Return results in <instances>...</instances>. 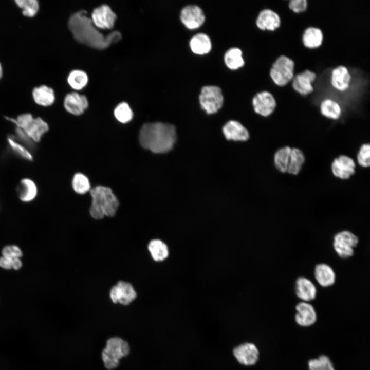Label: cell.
Returning a JSON list of instances; mask_svg holds the SVG:
<instances>
[{"label":"cell","mask_w":370,"mask_h":370,"mask_svg":"<svg viewBox=\"0 0 370 370\" xmlns=\"http://www.w3.org/2000/svg\"><path fill=\"white\" fill-rule=\"evenodd\" d=\"M189 45L191 50L198 54L208 53L212 47L210 36L203 32H198L192 36L190 40Z\"/></svg>","instance_id":"cb8c5ba5"},{"label":"cell","mask_w":370,"mask_h":370,"mask_svg":"<svg viewBox=\"0 0 370 370\" xmlns=\"http://www.w3.org/2000/svg\"><path fill=\"white\" fill-rule=\"evenodd\" d=\"M252 102L254 111L264 117L271 115L276 107L274 97L268 91H261L256 93L253 97Z\"/></svg>","instance_id":"9c48e42d"},{"label":"cell","mask_w":370,"mask_h":370,"mask_svg":"<svg viewBox=\"0 0 370 370\" xmlns=\"http://www.w3.org/2000/svg\"><path fill=\"white\" fill-rule=\"evenodd\" d=\"M2 255L9 259L21 258L23 255V251L19 246L15 244H9L4 246L1 250Z\"/></svg>","instance_id":"f35d334b"},{"label":"cell","mask_w":370,"mask_h":370,"mask_svg":"<svg viewBox=\"0 0 370 370\" xmlns=\"http://www.w3.org/2000/svg\"><path fill=\"white\" fill-rule=\"evenodd\" d=\"M355 169L354 160L346 155H341L335 159L331 165L333 175L342 179L349 178L355 173Z\"/></svg>","instance_id":"9a60e30c"},{"label":"cell","mask_w":370,"mask_h":370,"mask_svg":"<svg viewBox=\"0 0 370 370\" xmlns=\"http://www.w3.org/2000/svg\"><path fill=\"white\" fill-rule=\"evenodd\" d=\"M114 115L119 122L125 123L130 121L133 113L129 104L125 102L119 103L114 110Z\"/></svg>","instance_id":"e575fe53"},{"label":"cell","mask_w":370,"mask_h":370,"mask_svg":"<svg viewBox=\"0 0 370 370\" xmlns=\"http://www.w3.org/2000/svg\"><path fill=\"white\" fill-rule=\"evenodd\" d=\"M15 2L22 9V13L26 16H35L39 9V4L36 0H15Z\"/></svg>","instance_id":"8d00e7d4"},{"label":"cell","mask_w":370,"mask_h":370,"mask_svg":"<svg viewBox=\"0 0 370 370\" xmlns=\"http://www.w3.org/2000/svg\"><path fill=\"white\" fill-rule=\"evenodd\" d=\"M307 0H291L288 3V7L293 12L299 13L304 12L308 7Z\"/></svg>","instance_id":"ab89813d"},{"label":"cell","mask_w":370,"mask_h":370,"mask_svg":"<svg viewBox=\"0 0 370 370\" xmlns=\"http://www.w3.org/2000/svg\"><path fill=\"white\" fill-rule=\"evenodd\" d=\"M333 247L338 256L342 259H347L354 254V248L359 243L358 237L347 230L337 233L334 236Z\"/></svg>","instance_id":"52a82bcc"},{"label":"cell","mask_w":370,"mask_h":370,"mask_svg":"<svg viewBox=\"0 0 370 370\" xmlns=\"http://www.w3.org/2000/svg\"><path fill=\"white\" fill-rule=\"evenodd\" d=\"M109 296L114 303L128 305L136 299L137 293L131 284L120 281L112 287Z\"/></svg>","instance_id":"ba28073f"},{"label":"cell","mask_w":370,"mask_h":370,"mask_svg":"<svg viewBox=\"0 0 370 370\" xmlns=\"http://www.w3.org/2000/svg\"><path fill=\"white\" fill-rule=\"evenodd\" d=\"M15 136L20 141V142L23 143L24 145L28 147H32L34 142L29 138L27 134L22 130L15 127Z\"/></svg>","instance_id":"60d3db41"},{"label":"cell","mask_w":370,"mask_h":370,"mask_svg":"<svg viewBox=\"0 0 370 370\" xmlns=\"http://www.w3.org/2000/svg\"><path fill=\"white\" fill-rule=\"evenodd\" d=\"M0 268L6 270L12 269V260L1 255L0 256Z\"/></svg>","instance_id":"b9f144b4"},{"label":"cell","mask_w":370,"mask_h":370,"mask_svg":"<svg viewBox=\"0 0 370 370\" xmlns=\"http://www.w3.org/2000/svg\"><path fill=\"white\" fill-rule=\"evenodd\" d=\"M358 164L364 168L368 167L370 165V146L368 143L362 145L357 154Z\"/></svg>","instance_id":"74e56055"},{"label":"cell","mask_w":370,"mask_h":370,"mask_svg":"<svg viewBox=\"0 0 370 370\" xmlns=\"http://www.w3.org/2000/svg\"><path fill=\"white\" fill-rule=\"evenodd\" d=\"M351 80V75L345 66L339 65L331 70L330 83L332 86L338 91L347 90L350 86Z\"/></svg>","instance_id":"d6986e66"},{"label":"cell","mask_w":370,"mask_h":370,"mask_svg":"<svg viewBox=\"0 0 370 370\" xmlns=\"http://www.w3.org/2000/svg\"><path fill=\"white\" fill-rule=\"evenodd\" d=\"M139 139L144 149L157 154L166 153L176 142V128L167 123H146L140 129Z\"/></svg>","instance_id":"7a4b0ae2"},{"label":"cell","mask_w":370,"mask_h":370,"mask_svg":"<svg viewBox=\"0 0 370 370\" xmlns=\"http://www.w3.org/2000/svg\"><path fill=\"white\" fill-rule=\"evenodd\" d=\"M180 18L182 23L189 29L201 26L205 21L202 9L196 5H188L182 8Z\"/></svg>","instance_id":"8fae6325"},{"label":"cell","mask_w":370,"mask_h":370,"mask_svg":"<svg viewBox=\"0 0 370 370\" xmlns=\"http://www.w3.org/2000/svg\"><path fill=\"white\" fill-rule=\"evenodd\" d=\"M88 80L87 74L80 69L72 70L67 77L68 84L72 88L77 90L83 88L87 84Z\"/></svg>","instance_id":"d6a6232c"},{"label":"cell","mask_w":370,"mask_h":370,"mask_svg":"<svg viewBox=\"0 0 370 370\" xmlns=\"http://www.w3.org/2000/svg\"><path fill=\"white\" fill-rule=\"evenodd\" d=\"M32 97L37 104L43 106H49L52 105L55 100L53 89L45 85L34 88Z\"/></svg>","instance_id":"d4e9b609"},{"label":"cell","mask_w":370,"mask_h":370,"mask_svg":"<svg viewBox=\"0 0 370 370\" xmlns=\"http://www.w3.org/2000/svg\"><path fill=\"white\" fill-rule=\"evenodd\" d=\"M295 64L285 55L279 56L272 64L269 75L278 86H284L291 82L294 76Z\"/></svg>","instance_id":"5b68a950"},{"label":"cell","mask_w":370,"mask_h":370,"mask_svg":"<svg viewBox=\"0 0 370 370\" xmlns=\"http://www.w3.org/2000/svg\"><path fill=\"white\" fill-rule=\"evenodd\" d=\"M34 142L41 141L43 136L49 130L47 123L40 117L34 118L27 127L22 130Z\"/></svg>","instance_id":"7402d4cb"},{"label":"cell","mask_w":370,"mask_h":370,"mask_svg":"<svg viewBox=\"0 0 370 370\" xmlns=\"http://www.w3.org/2000/svg\"><path fill=\"white\" fill-rule=\"evenodd\" d=\"M90 193L92 200L89 211L93 218L99 220L116 214L119 202L110 188L98 186L90 189Z\"/></svg>","instance_id":"3957f363"},{"label":"cell","mask_w":370,"mask_h":370,"mask_svg":"<svg viewBox=\"0 0 370 370\" xmlns=\"http://www.w3.org/2000/svg\"><path fill=\"white\" fill-rule=\"evenodd\" d=\"M233 354L237 361L245 366L255 364L259 359L260 353L257 346L253 343L245 342L236 346Z\"/></svg>","instance_id":"30bf717a"},{"label":"cell","mask_w":370,"mask_h":370,"mask_svg":"<svg viewBox=\"0 0 370 370\" xmlns=\"http://www.w3.org/2000/svg\"><path fill=\"white\" fill-rule=\"evenodd\" d=\"M223 133L228 140L246 141L249 137L247 130L239 122L230 120L223 128Z\"/></svg>","instance_id":"44dd1931"},{"label":"cell","mask_w":370,"mask_h":370,"mask_svg":"<svg viewBox=\"0 0 370 370\" xmlns=\"http://www.w3.org/2000/svg\"><path fill=\"white\" fill-rule=\"evenodd\" d=\"M117 18L116 13L107 4H102L95 8L91 13V20L94 25L102 29L113 27Z\"/></svg>","instance_id":"7c38bea8"},{"label":"cell","mask_w":370,"mask_h":370,"mask_svg":"<svg viewBox=\"0 0 370 370\" xmlns=\"http://www.w3.org/2000/svg\"><path fill=\"white\" fill-rule=\"evenodd\" d=\"M3 75V69L1 64L0 63V79L1 78Z\"/></svg>","instance_id":"ee69618b"},{"label":"cell","mask_w":370,"mask_h":370,"mask_svg":"<svg viewBox=\"0 0 370 370\" xmlns=\"http://www.w3.org/2000/svg\"><path fill=\"white\" fill-rule=\"evenodd\" d=\"M72 186L74 191L80 194H83L90 189V184L88 178L82 173H76L72 180Z\"/></svg>","instance_id":"d590c367"},{"label":"cell","mask_w":370,"mask_h":370,"mask_svg":"<svg viewBox=\"0 0 370 370\" xmlns=\"http://www.w3.org/2000/svg\"><path fill=\"white\" fill-rule=\"evenodd\" d=\"M130 351V347L126 341L119 337L108 339L102 353L105 367L108 369L116 368L119 364L120 359L127 356Z\"/></svg>","instance_id":"277c9868"},{"label":"cell","mask_w":370,"mask_h":370,"mask_svg":"<svg viewBox=\"0 0 370 370\" xmlns=\"http://www.w3.org/2000/svg\"><path fill=\"white\" fill-rule=\"evenodd\" d=\"M294 291L297 297L303 302L313 301L317 296V289L314 284L309 279L303 276L297 279Z\"/></svg>","instance_id":"ac0fdd59"},{"label":"cell","mask_w":370,"mask_h":370,"mask_svg":"<svg viewBox=\"0 0 370 370\" xmlns=\"http://www.w3.org/2000/svg\"><path fill=\"white\" fill-rule=\"evenodd\" d=\"M302 40L305 47L311 49H316L322 44L323 34L320 28L309 27L304 30Z\"/></svg>","instance_id":"484cf974"},{"label":"cell","mask_w":370,"mask_h":370,"mask_svg":"<svg viewBox=\"0 0 370 370\" xmlns=\"http://www.w3.org/2000/svg\"><path fill=\"white\" fill-rule=\"evenodd\" d=\"M7 140L9 147L15 154L26 160L32 161V155L28 148L15 140L14 136H9Z\"/></svg>","instance_id":"836d02e7"},{"label":"cell","mask_w":370,"mask_h":370,"mask_svg":"<svg viewBox=\"0 0 370 370\" xmlns=\"http://www.w3.org/2000/svg\"><path fill=\"white\" fill-rule=\"evenodd\" d=\"M314 275L319 284L323 287L331 286L335 282L336 274L334 270L325 263H320L316 265Z\"/></svg>","instance_id":"603a6c76"},{"label":"cell","mask_w":370,"mask_h":370,"mask_svg":"<svg viewBox=\"0 0 370 370\" xmlns=\"http://www.w3.org/2000/svg\"><path fill=\"white\" fill-rule=\"evenodd\" d=\"M148 250L153 259L157 262L162 261L169 255L167 245L158 239H152L148 245Z\"/></svg>","instance_id":"f1b7e54d"},{"label":"cell","mask_w":370,"mask_h":370,"mask_svg":"<svg viewBox=\"0 0 370 370\" xmlns=\"http://www.w3.org/2000/svg\"><path fill=\"white\" fill-rule=\"evenodd\" d=\"M64 106L68 112L75 115H79L88 107V99L84 95L71 92L66 95Z\"/></svg>","instance_id":"e0dca14e"},{"label":"cell","mask_w":370,"mask_h":370,"mask_svg":"<svg viewBox=\"0 0 370 370\" xmlns=\"http://www.w3.org/2000/svg\"><path fill=\"white\" fill-rule=\"evenodd\" d=\"M86 13V10H80L73 13L69 18V29L77 41L95 48L104 49L121 39V33L116 30L107 35H103L95 27Z\"/></svg>","instance_id":"6da1fadb"},{"label":"cell","mask_w":370,"mask_h":370,"mask_svg":"<svg viewBox=\"0 0 370 370\" xmlns=\"http://www.w3.org/2000/svg\"><path fill=\"white\" fill-rule=\"evenodd\" d=\"M296 313L294 320L297 325L302 327H309L314 325L317 320V314L314 307L308 302L301 301L295 307Z\"/></svg>","instance_id":"4fadbf2b"},{"label":"cell","mask_w":370,"mask_h":370,"mask_svg":"<svg viewBox=\"0 0 370 370\" xmlns=\"http://www.w3.org/2000/svg\"><path fill=\"white\" fill-rule=\"evenodd\" d=\"M16 192L18 198L21 201L29 202L36 197L38 189L33 180L28 178H24L18 182Z\"/></svg>","instance_id":"ffe728a7"},{"label":"cell","mask_w":370,"mask_h":370,"mask_svg":"<svg viewBox=\"0 0 370 370\" xmlns=\"http://www.w3.org/2000/svg\"><path fill=\"white\" fill-rule=\"evenodd\" d=\"M23 266V263L21 258H15L12 260V269L19 270Z\"/></svg>","instance_id":"7bdbcfd3"},{"label":"cell","mask_w":370,"mask_h":370,"mask_svg":"<svg viewBox=\"0 0 370 370\" xmlns=\"http://www.w3.org/2000/svg\"><path fill=\"white\" fill-rule=\"evenodd\" d=\"M307 364L308 370H336L332 361L325 355L309 359Z\"/></svg>","instance_id":"1f68e13d"},{"label":"cell","mask_w":370,"mask_h":370,"mask_svg":"<svg viewBox=\"0 0 370 370\" xmlns=\"http://www.w3.org/2000/svg\"><path fill=\"white\" fill-rule=\"evenodd\" d=\"M242 51L238 47H233L228 49L224 54V62L230 69H236L242 67L245 61Z\"/></svg>","instance_id":"83f0119b"},{"label":"cell","mask_w":370,"mask_h":370,"mask_svg":"<svg viewBox=\"0 0 370 370\" xmlns=\"http://www.w3.org/2000/svg\"><path fill=\"white\" fill-rule=\"evenodd\" d=\"M281 22L280 16L276 12L266 8L259 12L255 23L261 30L273 31L280 27Z\"/></svg>","instance_id":"2e32d148"},{"label":"cell","mask_w":370,"mask_h":370,"mask_svg":"<svg viewBox=\"0 0 370 370\" xmlns=\"http://www.w3.org/2000/svg\"><path fill=\"white\" fill-rule=\"evenodd\" d=\"M320 112L327 118L337 120L342 114V108L339 103L331 99H324L320 103Z\"/></svg>","instance_id":"4316f807"},{"label":"cell","mask_w":370,"mask_h":370,"mask_svg":"<svg viewBox=\"0 0 370 370\" xmlns=\"http://www.w3.org/2000/svg\"><path fill=\"white\" fill-rule=\"evenodd\" d=\"M304 162L305 156L303 152L298 148L291 149L287 172L294 175L298 174Z\"/></svg>","instance_id":"f546056e"},{"label":"cell","mask_w":370,"mask_h":370,"mask_svg":"<svg viewBox=\"0 0 370 370\" xmlns=\"http://www.w3.org/2000/svg\"><path fill=\"white\" fill-rule=\"evenodd\" d=\"M291 148L286 146L279 149L274 156V162L276 168L282 173L287 171Z\"/></svg>","instance_id":"4dcf8cb0"},{"label":"cell","mask_w":370,"mask_h":370,"mask_svg":"<svg viewBox=\"0 0 370 370\" xmlns=\"http://www.w3.org/2000/svg\"><path fill=\"white\" fill-rule=\"evenodd\" d=\"M201 108L208 114L216 113L221 107L224 96L221 89L218 86H203L199 95Z\"/></svg>","instance_id":"8992f818"},{"label":"cell","mask_w":370,"mask_h":370,"mask_svg":"<svg viewBox=\"0 0 370 370\" xmlns=\"http://www.w3.org/2000/svg\"><path fill=\"white\" fill-rule=\"evenodd\" d=\"M317 79L316 73L309 69L294 76L292 80L293 89L302 95H307L314 90L312 83Z\"/></svg>","instance_id":"5bb4252c"}]
</instances>
